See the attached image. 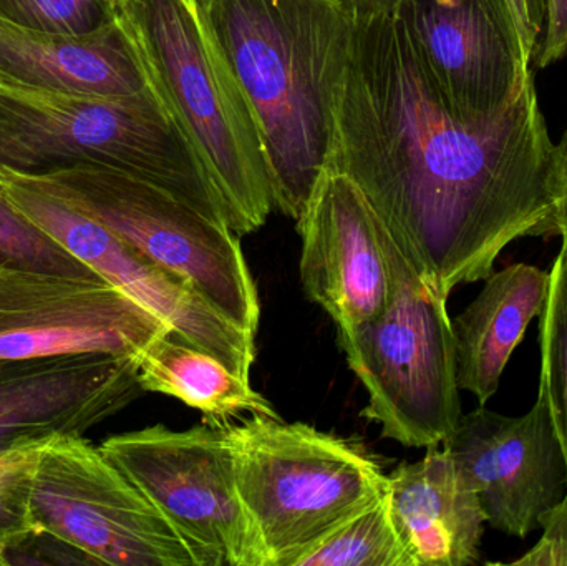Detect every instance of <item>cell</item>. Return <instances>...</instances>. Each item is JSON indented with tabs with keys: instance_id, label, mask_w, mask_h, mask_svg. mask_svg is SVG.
Wrapping results in <instances>:
<instances>
[{
	"instance_id": "1",
	"label": "cell",
	"mask_w": 567,
	"mask_h": 566,
	"mask_svg": "<svg viewBox=\"0 0 567 566\" xmlns=\"http://www.w3.org/2000/svg\"><path fill=\"white\" fill-rule=\"evenodd\" d=\"M555 148L535 76L499 115L473 122L436 85L399 10L352 19L326 166L360 189L442 301L485 281L512 243L558 235Z\"/></svg>"
},
{
	"instance_id": "2",
	"label": "cell",
	"mask_w": 567,
	"mask_h": 566,
	"mask_svg": "<svg viewBox=\"0 0 567 566\" xmlns=\"http://www.w3.org/2000/svg\"><path fill=\"white\" fill-rule=\"evenodd\" d=\"M261 128L275 209L299 222L326 166L352 16L342 0H196Z\"/></svg>"
},
{
	"instance_id": "3",
	"label": "cell",
	"mask_w": 567,
	"mask_h": 566,
	"mask_svg": "<svg viewBox=\"0 0 567 566\" xmlns=\"http://www.w3.org/2000/svg\"><path fill=\"white\" fill-rule=\"evenodd\" d=\"M146 86L178 126L245 236L275 209L258 119L196 0H109Z\"/></svg>"
},
{
	"instance_id": "4",
	"label": "cell",
	"mask_w": 567,
	"mask_h": 566,
	"mask_svg": "<svg viewBox=\"0 0 567 566\" xmlns=\"http://www.w3.org/2000/svg\"><path fill=\"white\" fill-rule=\"evenodd\" d=\"M90 165L145 179L229 226L208 173L150 90L83 95L0 79V172L40 176Z\"/></svg>"
},
{
	"instance_id": "5",
	"label": "cell",
	"mask_w": 567,
	"mask_h": 566,
	"mask_svg": "<svg viewBox=\"0 0 567 566\" xmlns=\"http://www.w3.org/2000/svg\"><path fill=\"white\" fill-rule=\"evenodd\" d=\"M226 429L239 497L268 566H296L385 494L380 465L336 435L281 418H251Z\"/></svg>"
},
{
	"instance_id": "6",
	"label": "cell",
	"mask_w": 567,
	"mask_h": 566,
	"mask_svg": "<svg viewBox=\"0 0 567 566\" xmlns=\"http://www.w3.org/2000/svg\"><path fill=\"white\" fill-rule=\"evenodd\" d=\"M382 238L392 298L372 321L339 329V344L369 392L363 418L406 447H436L463 415L449 302L426 288L383 225Z\"/></svg>"
},
{
	"instance_id": "7",
	"label": "cell",
	"mask_w": 567,
	"mask_h": 566,
	"mask_svg": "<svg viewBox=\"0 0 567 566\" xmlns=\"http://www.w3.org/2000/svg\"><path fill=\"white\" fill-rule=\"evenodd\" d=\"M17 176L102 223L146 258L188 282L219 315L258 335V288L239 235L225 223L208 218L145 179L106 166Z\"/></svg>"
},
{
	"instance_id": "8",
	"label": "cell",
	"mask_w": 567,
	"mask_h": 566,
	"mask_svg": "<svg viewBox=\"0 0 567 566\" xmlns=\"http://www.w3.org/2000/svg\"><path fill=\"white\" fill-rule=\"evenodd\" d=\"M100 451L182 535L198 566H268L239 497L228 429L153 425L113 435Z\"/></svg>"
},
{
	"instance_id": "9",
	"label": "cell",
	"mask_w": 567,
	"mask_h": 566,
	"mask_svg": "<svg viewBox=\"0 0 567 566\" xmlns=\"http://www.w3.org/2000/svg\"><path fill=\"white\" fill-rule=\"evenodd\" d=\"M30 522L96 565L198 566L162 512L82 435H62L43 447Z\"/></svg>"
},
{
	"instance_id": "10",
	"label": "cell",
	"mask_w": 567,
	"mask_h": 566,
	"mask_svg": "<svg viewBox=\"0 0 567 566\" xmlns=\"http://www.w3.org/2000/svg\"><path fill=\"white\" fill-rule=\"evenodd\" d=\"M172 329L103 278L0 268V364L142 356Z\"/></svg>"
},
{
	"instance_id": "11",
	"label": "cell",
	"mask_w": 567,
	"mask_h": 566,
	"mask_svg": "<svg viewBox=\"0 0 567 566\" xmlns=\"http://www.w3.org/2000/svg\"><path fill=\"white\" fill-rule=\"evenodd\" d=\"M7 196L62 248L158 316L173 336L209 352L249 379L256 336L219 315L188 282L123 241L112 229L62 199L0 172Z\"/></svg>"
},
{
	"instance_id": "12",
	"label": "cell",
	"mask_w": 567,
	"mask_h": 566,
	"mask_svg": "<svg viewBox=\"0 0 567 566\" xmlns=\"http://www.w3.org/2000/svg\"><path fill=\"white\" fill-rule=\"evenodd\" d=\"M442 445L475 488L493 531L528 537L567 495L565 455L542 388L522 418L480 405Z\"/></svg>"
},
{
	"instance_id": "13",
	"label": "cell",
	"mask_w": 567,
	"mask_h": 566,
	"mask_svg": "<svg viewBox=\"0 0 567 566\" xmlns=\"http://www.w3.org/2000/svg\"><path fill=\"white\" fill-rule=\"evenodd\" d=\"M399 13L465 119L499 115L533 76L508 0H402Z\"/></svg>"
},
{
	"instance_id": "14",
	"label": "cell",
	"mask_w": 567,
	"mask_h": 566,
	"mask_svg": "<svg viewBox=\"0 0 567 566\" xmlns=\"http://www.w3.org/2000/svg\"><path fill=\"white\" fill-rule=\"evenodd\" d=\"M296 223L303 291L337 328H357L382 315L392 298V275L382 223L360 189L323 166Z\"/></svg>"
},
{
	"instance_id": "15",
	"label": "cell",
	"mask_w": 567,
	"mask_h": 566,
	"mask_svg": "<svg viewBox=\"0 0 567 566\" xmlns=\"http://www.w3.org/2000/svg\"><path fill=\"white\" fill-rule=\"evenodd\" d=\"M143 392L136 358L82 354L0 364V452L83 435Z\"/></svg>"
},
{
	"instance_id": "16",
	"label": "cell",
	"mask_w": 567,
	"mask_h": 566,
	"mask_svg": "<svg viewBox=\"0 0 567 566\" xmlns=\"http://www.w3.org/2000/svg\"><path fill=\"white\" fill-rule=\"evenodd\" d=\"M386 475L393 524L413 566H470L482 560L486 518L475 488L445 447Z\"/></svg>"
},
{
	"instance_id": "17",
	"label": "cell",
	"mask_w": 567,
	"mask_h": 566,
	"mask_svg": "<svg viewBox=\"0 0 567 566\" xmlns=\"http://www.w3.org/2000/svg\"><path fill=\"white\" fill-rule=\"evenodd\" d=\"M0 79L83 95L133 96L150 90L115 20L83 35L0 20Z\"/></svg>"
},
{
	"instance_id": "18",
	"label": "cell",
	"mask_w": 567,
	"mask_h": 566,
	"mask_svg": "<svg viewBox=\"0 0 567 566\" xmlns=\"http://www.w3.org/2000/svg\"><path fill=\"white\" fill-rule=\"evenodd\" d=\"M549 291V271L516 263L485 279L472 305L452 319L456 382L480 405L495 398L515 349L533 319L542 315Z\"/></svg>"
},
{
	"instance_id": "19",
	"label": "cell",
	"mask_w": 567,
	"mask_h": 566,
	"mask_svg": "<svg viewBox=\"0 0 567 566\" xmlns=\"http://www.w3.org/2000/svg\"><path fill=\"white\" fill-rule=\"evenodd\" d=\"M145 392H158L202 412L205 424L226 428L231 419L279 418L271 402L215 356L176 336L158 339L138 358Z\"/></svg>"
},
{
	"instance_id": "20",
	"label": "cell",
	"mask_w": 567,
	"mask_h": 566,
	"mask_svg": "<svg viewBox=\"0 0 567 566\" xmlns=\"http://www.w3.org/2000/svg\"><path fill=\"white\" fill-rule=\"evenodd\" d=\"M296 566H413L385 494L350 517Z\"/></svg>"
},
{
	"instance_id": "21",
	"label": "cell",
	"mask_w": 567,
	"mask_h": 566,
	"mask_svg": "<svg viewBox=\"0 0 567 566\" xmlns=\"http://www.w3.org/2000/svg\"><path fill=\"white\" fill-rule=\"evenodd\" d=\"M539 318L542 371L539 388L545 392L553 424L567 467V245L549 271V291Z\"/></svg>"
},
{
	"instance_id": "22",
	"label": "cell",
	"mask_w": 567,
	"mask_h": 566,
	"mask_svg": "<svg viewBox=\"0 0 567 566\" xmlns=\"http://www.w3.org/2000/svg\"><path fill=\"white\" fill-rule=\"evenodd\" d=\"M0 268L102 278L70 255L7 196L0 178Z\"/></svg>"
},
{
	"instance_id": "23",
	"label": "cell",
	"mask_w": 567,
	"mask_h": 566,
	"mask_svg": "<svg viewBox=\"0 0 567 566\" xmlns=\"http://www.w3.org/2000/svg\"><path fill=\"white\" fill-rule=\"evenodd\" d=\"M0 20L39 32H96L113 23L109 0H0Z\"/></svg>"
},
{
	"instance_id": "24",
	"label": "cell",
	"mask_w": 567,
	"mask_h": 566,
	"mask_svg": "<svg viewBox=\"0 0 567 566\" xmlns=\"http://www.w3.org/2000/svg\"><path fill=\"white\" fill-rule=\"evenodd\" d=\"M49 442L0 452V538L33 527L30 522L33 475Z\"/></svg>"
},
{
	"instance_id": "25",
	"label": "cell",
	"mask_w": 567,
	"mask_h": 566,
	"mask_svg": "<svg viewBox=\"0 0 567 566\" xmlns=\"http://www.w3.org/2000/svg\"><path fill=\"white\" fill-rule=\"evenodd\" d=\"M96 565L55 535L30 527L0 538V565Z\"/></svg>"
},
{
	"instance_id": "26",
	"label": "cell",
	"mask_w": 567,
	"mask_h": 566,
	"mask_svg": "<svg viewBox=\"0 0 567 566\" xmlns=\"http://www.w3.org/2000/svg\"><path fill=\"white\" fill-rule=\"evenodd\" d=\"M538 544L512 566H567V495L542 517Z\"/></svg>"
},
{
	"instance_id": "27",
	"label": "cell",
	"mask_w": 567,
	"mask_h": 566,
	"mask_svg": "<svg viewBox=\"0 0 567 566\" xmlns=\"http://www.w3.org/2000/svg\"><path fill=\"white\" fill-rule=\"evenodd\" d=\"M545 2V30L535 55L539 69H546L567 55V0Z\"/></svg>"
},
{
	"instance_id": "28",
	"label": "cell",
	"mask_w": 567,
	"mask_h": 566,
	"mask_svg": "<svg viewBox=\"0 0 567 566\" xmlns=\"http://www.w3.org/2000/svg\"><path fill=\"white\" fill-rule=\"evenodd\" d=\"M556 231L567 245V130L555 148Z\"/></svg>"
},
{
	"instance_id": "29",
	"label": "cell",
	"mask_w": 567,
	"mask_h": 566,
	"mask_svg": "<svg viewBox=\"0 0 567 566\" xmlns=\"http://www.w3.org/2000/svg\"><path fill=\"white\" fill-rule=\"evenodd\" d=\"M352 19L377 16V13L395 12L402 0H342Z\"/></svg>"
}]
</instances>
